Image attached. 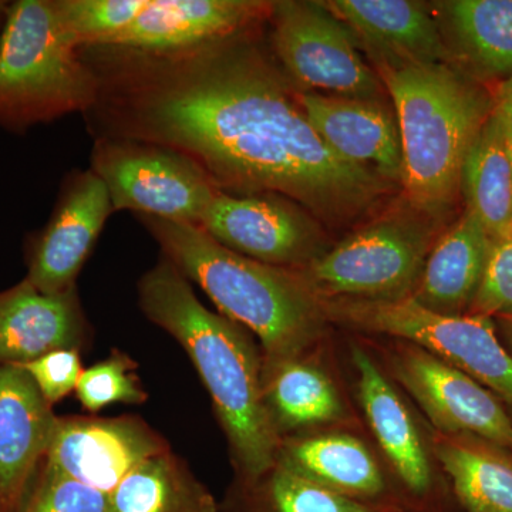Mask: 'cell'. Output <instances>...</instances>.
<instances>
[{
    "mask_svg": "<svg viewBox=\"0 0 512 512\" xmlns=\"http://www.w3.org/2000/svg\"><path fill=\"white\" fill-rule=\"evenodd\" d=\"M266 23L168 52L89 47L99 92L83 114L87 130L94 140L171 148L218 191L284 195L326 228L363 221L400 185L323 141L276 62Z\"/></svg>",
    "mask_w": 512,
    "mask_h": 512,
    "instance_id": "1",
    "label": "cell"
},
{
    "mask_svg": "<svg viewBox=\"0 0 512 512\" xmlns=\"http://www.w3.org/2000/svg\"><path fill=\"white\" fill-rule=\"evenodd\" d=\"M144 315L188 353L210 393L244 485L278 463L282 437L264 400L262 357L237 323L202 305L183 272L161 259L138 282Z\"/></svg>",
    "mask_w": 512,
    "mask_h": 512,
    "instance_id": "2",
    "label": "cell"
},
{
    "mask_svg": "<svg viewBox=\"0 0 512 512\" xmlns=\"http://www.w3.org/2000/svg\"><path fill=\"white\" fill-rule=\"evenodd\" d=\"M136 217L156 239L164 258L200 286L222 316L258 336L264 365L301 359L322 336L328 319L299 269L237 254L198 225Z\"/></svg>",
    "mask_w": 512,
    "mask_h": 512,
    "instance_id": "3",
    "label": "cell"
},
{
    "mask_svg": "<svg viewBox=\"0 0 512 512\" xmlns=\"http://www.w3.org/2000/svg\"><path fill=\"white\" fill-rule=\"evenodd\" d=\"M376 73L399 123L406 201L443 224L460 198L468 151L493 114L494 93L450 63Z\"/></svg>",
    "mask_w": 512,
    "mask_h": 512,
    "instance_id": "4",
    "label": "cell"
},
{
    "mask_svg": "<svg viewBox=\"0 0 512 512\" xmlns=\"http://www.w3.org/2000/svg\"><path fill=\"white\" fill-rule=\"evenodd\" d=\"M99 83L64 32L53 0H19L0 32V126L23 133L37 124L82 113Z\"/></svg>",
    "mask_w": 512,
    "mask_h": 512,
    "instance_id": "5",
    "label": "cell"
},
{
    "mask_svg": "<svg viewBox=\"0 0 512 512\" xmlns=\"http://www.w3.org/2000/svg\"><path fill=\"white\" fill-rule=\"evenodd\" d=\"M441 227L404 201L299 272L319 299L403 301L416 291Z\"/></svg>",
    "mask_w": 512,
    "mask_h": 512,
    "instance_id": "6",
    "label": "cell"
},
{
    "mask_svg": "<svg viewBox=\"0 0 512 512\" xmlns=\"http://www.w3.org/2000/svg\"><path fill=\"white\" fill-rule=\"evenodd\" d=\"M328 322L362 332L382 333L413 343L473 377L512 407V357L501 345L493 320L447 316L403 301L320 299Z\"/></svg>",
    "mask_w": 512,
    "mask_h": 512,
    "instance_id": "7",
    "label": "cell"
},
{
    "mask_svg": "<svg viewBox=\"0 0 512 512\" xmlns=\"http://www.w3.org/2000/svg\"><path fill=\"white\" fill-rule=\"evenodd\" d=\"M268 26L276 62L299 90L353 99L387 96L352 29L325 2L275 0Z\"/></svg>",
    "mask_w": 512,
    "mask_h": 512,
    "instance_id": "8",
    "label": "cell"
},
{
    "mask_svg": "<svg viewBox=\"0 0 512 512\" xmlns=\"http://www.w3.org/2000/svg\"><path fill=\"white\" fill-rule=\"evenodd\" d=\"M90 163L109 191L114 212L200 225L221 192L190 158L156 144L99 138Z\"/></svg>",
    "mask_w": 512,
    "mask_h": 512,
    "instance_id": "9",
    "label": "cell"
},
{
    "mask_svg": "<svg viewBox=\"0 0 512 512\" xmlns=\"http://www.w3.org/2000/svg\"><path fill=\"white\" fill-rule=\"evenodd\" d=\"M198 227L231 251L279 268H306L330 248L325 225L279 194L218 192Z\"/></svg>",
    "mask_w": 512,
    "mask_h": 512,
    "instance_id": "10",
    "label": "cell"
},
{
    "mask_svg": "<svg viewBox=\"0 0 512 512\" xmlns=\"http://www.w3.org/2000/svg\"><path fill=\"white\" fill-rule=\"evenodd\" d=\"M390 366L441 434L477 437L512 453L510 416L500 399L473 377L413 343L397 346Z\"/></svg>",
    "mask_w": 512,
    "mask_h": 512,
    "instance_id": "11",
    "label": "cell"
},
{
    "mask_svg": "<svg viewBox=\"0 0 512 512\" xmlns=\"http://www.w3.org/2000/svg\"><path fill=\"white\" fill-rule=\"evenodd\" d=\"M165 451L168 444L134 417H56L45 470L109 495L134 468Z\"/></svg>",
    "mask_w": 512,
    "mask_h": 512,
    "instance_id": "12",
    "label": "cell"
},
{
    "mask_svg": "<svg viewBox=\"0 0 512 512\" xmlns=\"http://www.w3.org/2000/svg\"><path fill=\"white\" fill-rule=\"evenodd\" d=\"M113 212L109 191L92 168L73 171L33 242L26 281L49 295L74 291L77 275Z\"/></svg>",
    "mask_w": 512,
    "mask_h": 512,
    "instance_id": "13",
    "label": "cell"
},
{
    "mask_svg": "<svg viewBox=\"0 0 512 512\" xmlns=\"http://www.w3.org/2000/svg\"><path fill=\"white\" fill-rule=\"evenodd\" d=\"M326 6L352 29L379 70L450 63L431 3L414 0H332Z\"/></svg>",
    "mask_w": 512,
    "mask_h": 512,
    "instance_id": "14",
    "label": "cell"
},
{
    "mask_svg": "<svg viewBox=\"0 0 512 512\" xmlns=\"http://www.w3.org/2000/svg\"><path fill=\"white\" fill-rule=\"evenodd\" d=\"M298 99L309 123L339 157L373 168L402 187V138L396 113L386 100L303 90Z\"/></svg>",
    "mask_w": 512,
    "mask_h": 512,
    "instance_id": "15",
    "label": "cell"
},
{
    "mask_svg": "<svg viewBox=\"0 0 512 512\" xmlns=\"http://www.w3.org/2000/svg\"><path fill=\"white\" fill-rule=\"evenodd\" d=\"M265 0H150L138 18L104 46L147 52L188 49L268 22Z\"/></svg>",
    "mask_w": 512,
    "mask_h": 512,
    "instance_id": "16",
    "label": "cell"
},
{
    "mask_svg": "<svg viewBox=\"0 0 512 512\" xmlns=\"http://www.w3.org/2000/svg\"><path fill=\"white\" fill-rule=\"evenodd\" d=\"M56 416L25 370L0 365V512H19Z\"/></svg>",
    "mask_w": 512,
    "mask_h": 512,
    "instance_id": "17",
    "label": "cell"
},
{
    "mask_svg": "<svg viewBox=\"0 0 512 512\" xmlns=\"http://www.w3.org/2000/svg\"><path fill=\"white\" fill-rule=\"evenodd\" d=\"M86 322L76 289L40 292L29 281L0 293V365H23L60 349H79Z\"/></svg>",
    "mask_w": 512,
    "mask_h": 512,
    "instance_id": "18",
    "label": "cell"
},
{
    "mask_svg": "<svg viewBox=\"0 0 512 512\" xmlns=\"http://www.w3.org/2000/svg\"><path fill=\"white\" fill-rule=\"evenodd\" d=\"M352 360L360 402L380 447L404 490L414 501L424 503L434 490L433 470L406 404L365 350L355 346Z\"/></svg>",
    "mask_w": 512,
    "mask_h": 512,
    "instance_id": "19",
    "label": "cell"
},
{
    "mask_svg": "<svg viewBox=\"0 0 512 512\" xmlns=\"http://www.w3.org/2000/svg\"><path fill=\"white\" fill-rule=\"evenodd\" d=\"M451 64L491 82L512 76V0L431 3Z\"/></svg>",
    "mask_w": 512,
    "mask_h": 512,
    "instance_id": "20",
    "label": "cell"
},
{
    "mask_svg": "<svg viewBox=\"0 0 512 512\" xmlns=\"http://www.w3.org/2000/svg\"><path fill=\"white\" fill-rule=\"evenodd\" d=\"M490 247V235L466 208L437 238L413 301L440 315H467L480 288Z\"/></svg>",
    "mask_w": 512,
    "mask_h": 512,
    "instance_id": "21",
    "label": "cell"
},
{
    "mask_svg": "<svg viewBox=\"0 0 512 512\" xmlns=\"http://www.w3.org/2000/svg\"><path fill=\"white\" fill-rule=\"evenodd\" d=\"M278 463L362 503L393 508L382 468L369 448L349 434L282 440Z\"/></svg>",
    "mask_w": 512,
    "mask_h": 512,
    "instance_id": "22",
    "label": "cell"
},
{
    "mask_svg": "<svg viewBox=\"0 0 512 512\" xmlns=\"http://www.w3.org/2000/svg\"><path fill=\"white\" fill-rule=\"evenodd\" d=\"M434 456L467 512H512V453L477 437L441 434Z\"/></svg>",
    "mask_w": 512,
    "mask_h": 512,
    "instance_id": "23",
    "label": "cell"
},
{
    "mask_svg": "<svg viewBox=\"0 0 512 512\" xmlns=\"http://www.w3.org/2000/svg\"><path fill=\"white\" fill-rule=\"evenodd\" d=\"M460 190L491 239L512 232V151L494 111L464 160Z\"/></svg>",
    "mask_w": 512,
    "mask_h": 512,
    "instance_id": "24",
    "label": "cell"
},
{
    "mask_svg": "<svg viewBox=\"0 0 512 512\" xmlns=\"http://www.w3.org/2000/svg\"><path fill=\"white\" fill-rule=\"evenodd\" d=\"M262 389L272 423L284 431L333 423L343 417V403L335 384L323 370L301 359L264 365Z\"/></svg>",
    "mask_w": 512,
    "mask_h": 512,
    "instance_id": "25",
    "label": "cell"
},
{
    "mask_svg": "<svg viewBox=\"0 0 512 512\" xmlns=\"http://www.w3.org/2000/svg\"><path fill=\"white\" fill-rule=\"evenodd\" d=\"M218 510L214 495L171 451L143 461L127 474L107 500V512Z\"/></svg>",
    "mask_w": 512,
    "mask_h": 512,
    "instance_id": "26",
    "label": "cell"
},
{
    "mask_svg": "<svg viewBox=\"0 0 512 512\" xmlns=\"http://www.w3.org/2000/svg\"><path fill=\"white\" fill-rule=\"evenodd\" d=\"M234 512H397L353 500L276 463L261 480L244 485Z\"/></svg>",
    "mask_w": 512,
    "mask_h": 512,
    "instance_id": "27",
    "label": "cell"
},
{
    "mask_svg": "<svg viewBox=\"0 0 512 512\" xmlns=\"http://www.w3.org/2000/svg\"><path fill=\"white\" fill-rule=\"evenodd\" d=\"M57 18L74 46H104L127 29L150 0H53Z\"/></svg>",
    "mask_w": 512,
    "mask_h": 512,
    "instance_id": "28",
    "label": "cell"
},
{
    "mask_svg": "<svg viewBox=\"0 0 512 512\" xmlns=\"http://www.w3.org/2000/svg\"><path fill=\"white\" fill-rule=\"evenodd\" d=\"M136 363L130 357L114 353L109 359L83 370L77 383V399L84 409L97 413L116 403H143L147 393L141 389Z\"/></svg>",
    "mask_w": 512,
    "mask_h": 512,
    "instance_id": "29",
    "label": "cell"
},
{
    "mask_svg": "<svg viewBox=\"0 0 512 512\" xmlns=\"http://www.w3.org/2000/svg\"><path fill=\"white\" fill-rule=\"evenodd\" d=\"M107 500L89 485L43 470L19 512H107Z\"/></svg>",
    "mask_w": 512,
    "mask_h": 512,
    "instance_id": "30",
    "label": "cell"
},
{
    "mask_svg": "<svg viewBox=\"0 0 512 512\" xmlns=\"http://www.w3.org/2000/svg\"><path fill=\"white\" fill-rule=\"evenodd\" d=\"M467 315L490 319L512 315V232L491 239L483 279Z\"/></svg>",
    "mask_w": 512,
    "mask_h": 512,
    "instance_id": "31",
    "label": "cell"
},
{
    "mask_svg": "<svg viewBox=\"0 0 512 512\" xmlns=\"http://www.w3.org/2000/svg\"><path fill=\"white\" fill-rule=\"evenodd\" d=\"M19 366L36 384L50 407L74 392L83 373L79 349H60Z\"/></svg>",
    "mask_w": 512,
    "mask_h": 512,
    "instance_id": "32",
    "label": "cell"
},
{
    "mask_svg": "<svg viewBox=\"0 0 512 512\" xmlns=\"http://www.w3.org/2000/svg\"><path fill=\"white\" fill-rule=\"evenodd\" d=\"M494 96V113L497 114L505 134H507L508 141L512 144V76L498 86Z\"/></svg>",
    "mask_w": 512,
    "mask_h": 512,
    "instance_id": "33",
    "label": "cell"
},
{
    "mask_svg": "<svg viewBox=\"0 0 512 512\" xmlns=\"http://www.w3.org/2000/svg\"><path fill=\"white\" fill-rule=\"evenodd\" d=\"M501 323H503L504 336L505 340H507L508 345V353H510L512 357V315L504 316V318H500Z\"/></svg>",
    "mask_w": 512,
    "mask_h": 512,
    "instance_id": "34",
    "label": "cell"
},
{
    "mask_svg": "<svg viewBox=\"0 0 512 512\" xmlns=\"http://www.w3.org/2000/svg\"><path fill=\"white\" fill-rule=\"evenodd\" d=\"M8 2H0V32H2L3 23H5L6 9H8Z\"/></svg>",
    "mask_w": 512,
    "mask_h": 512,
    "instance_id": "35",
    "label": "cell"
},
{
    "mask_svg": "<svg viewBox=\"0 0 512 512\" xmlns=\"http://www.w3.org/2000/svg\"><path fill=\"white\" fill-rule=\"evenodd\" d=\"M511 151H512V144L510 143Z\"/></svg>",
    "mask_w": 512,
    "mask_h": 512,
    "instance_id": "36",
    "label": "cell"
}]
</instances>
